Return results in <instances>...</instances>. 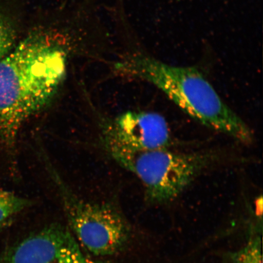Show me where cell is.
<instances>
[{
  "label": "cell",
  "mask_w": 263,
  "mask_h": 263,
  "mask_svg": "<svg viewBox=\"0 0 263 263\" xmlns=\"http://www.w3.org/2000/svg\"><path fill=\"white\" fill-rule=\"evenodd\" d=\"M31 202L14 193L0 190V226L8 219L30 205Z\"/></svg>",
  "instance_id": "obj_7"
},
{
  "label": "cell",
  "mask_w": 263,
  "mask_h": 263,
  "mask_svg": "<svg viewBox=\"0 0 263 263\" xmlns=\"http://www.w3.org/2000/svg\"><path fill=\"white\" fill-rule=\"evenodd\" d=\"M2 228V226H0V229H1Z\"/></svg>",
  "instance_id": "obj_12"
},
{
  "label": "cell",
  "mask_w": 263,
  "mask_h": 263,
  "mask_svg": "<svg viewBox=\"0 0 263 263\" xmlns=\"http://www.w3.org/2000/svg\"><path fill=\"white\" fill-rule=\"evenodd\" d=\"M230 263H262V241L260 236H255L239 251L229 255Z\"/></svg>",
  "instance_id": "obj_8"
},
{
  "label": "cell",
  "mask_w": 263,
  "mask_h": 263,
  "mask_svg": "<svg viewBox=\"0 0 263 263\" xmlns=\"http://www.w3.org/2000/svg\"><path fill=\"white\" fill-rule=\"evenodd\" d=\"M117 73L149 82L181 109L206 127L244 143L252 131L231 109L203 74L194 67L164 64L141 52L127 55L114 66Z\"/></svg>",
  "instance_id": "obj_2"
},
{
  "label": "cell",
  "mask_w": 263,
  "mask_h": 263,
  "mask_svg": "<svg viewBox=\"0 0 263 263\" xmlns=\"http://www.w3.org/2000/svg\"><path fill=\"white\" fill-rule=\"evenodd\" d=\"M46 166L59 191L66 216L74 238L92 254H117L122 251L130 236L126 220L107 203L81 199L69 189L48 161Z\"/></svg>",
  "instance_id": "obj_4"
},
{
  "label": "cell",
  "mask_w": 263,
  "mask_h": 263,
  "mask_svg": "<svg viewBox=\"0 0 263 263\" xmlns=\"http://www.w3.org/2000/svg\"><path fill=\"white\" fill-rule=\"evenodd\" d=\"M256 215L258 216V217H260L262 218V197H260V198L256 200Z\"/></svg>",
  "instance_id": "obj_10"
},
{
  "label": "cell",
  "mask_w": 263,
  "mask_h": 263,
  "mask_svg": "<svg viewBox=\"0 0 263 263\" xmlns=\"http://www.w3.org/2000/svg\"><path fill=\"white\" fill-rule=\"evenodd\" d=\"M83 256L73 233L54 223L10 249L0 263H75Z\"/></svg>",
  "instance_id": "obj_5"
},
{
  "label": "cell",
  "mask_w": 263,
  "mask_h": 263,
  "mask_svg": "<svg viewBox=\"0 0 263 263\" xmlns=\"http://www.w3.org/2000/svg\"><path fill=\"white\" fill-rule=\"evenodd\" d=\"M67 52L34 33L0 59V136L12 146L23 125L51 103L65 78Z\"/></svg>",
  "instance_id": "obj_1"
},
{
  "label": "cell",
  "mask_w": 263,
  "mask_h": 263,
  "mask_svg": "<svg viewBox=\"0 0 263 263\" xmlns=\"http://www.w3.org/2000/svg\"><path fill=\"white\" fill-rule=\"evenodd\" d=\"M75 263H105L101 261L92 260V259L87 258L85 257L84 256L83 257L81 258L80 260L76 262Z\"/></svg>",
  "instance_id": "obj_11"
},
{
  "label": "cell",
  "mask_w": 263,
  "mask_h": 263,
  "mask_svg": "<svg viewBox=\"0 0 263 263\" xmlns=\"http://www.w3.org/2000/svg\"><path fill=\"white\" fill-rule=\"evenodd\" d=\"M103 129L120 142L139 150L167 148L171 131L162 115L151 111H127L103 124Z\"/></svg>",
  "instance_id": "obj_6"
},
{
  "label": "cell",
  "mask_w": 263,
  "mask_h": 263,
  "mask_svg": "<svg viewBox=\"0 0 263 263\" xmlns=\"http://www.w3.org/2000/svg\"><path fill=\"white\" fill-rule=\"evenodd\" d=\"M101 142L114 160L141 181L146 199L154 203L176 199L216 157L210 152L177 153L167 148L136 149L121 143L104 129Z\"/></svg>",
  "instance_id": "obj_3"
},
{
  "label": "cell",
  "mask_w": 263,
  "mask_h": 263,
  "mask_svg": "<svg viewBox=\"0 0 263 263\" xmlns=\"http://www.w3.org/2000/svg\"><path fill=\"white\" fill-rule=\"evenodd\" d=\"M15 34L9 23L0 16V59L15 47Z\"/></svg>",
  "instance_id": "obj_9"
}]
</instances>
